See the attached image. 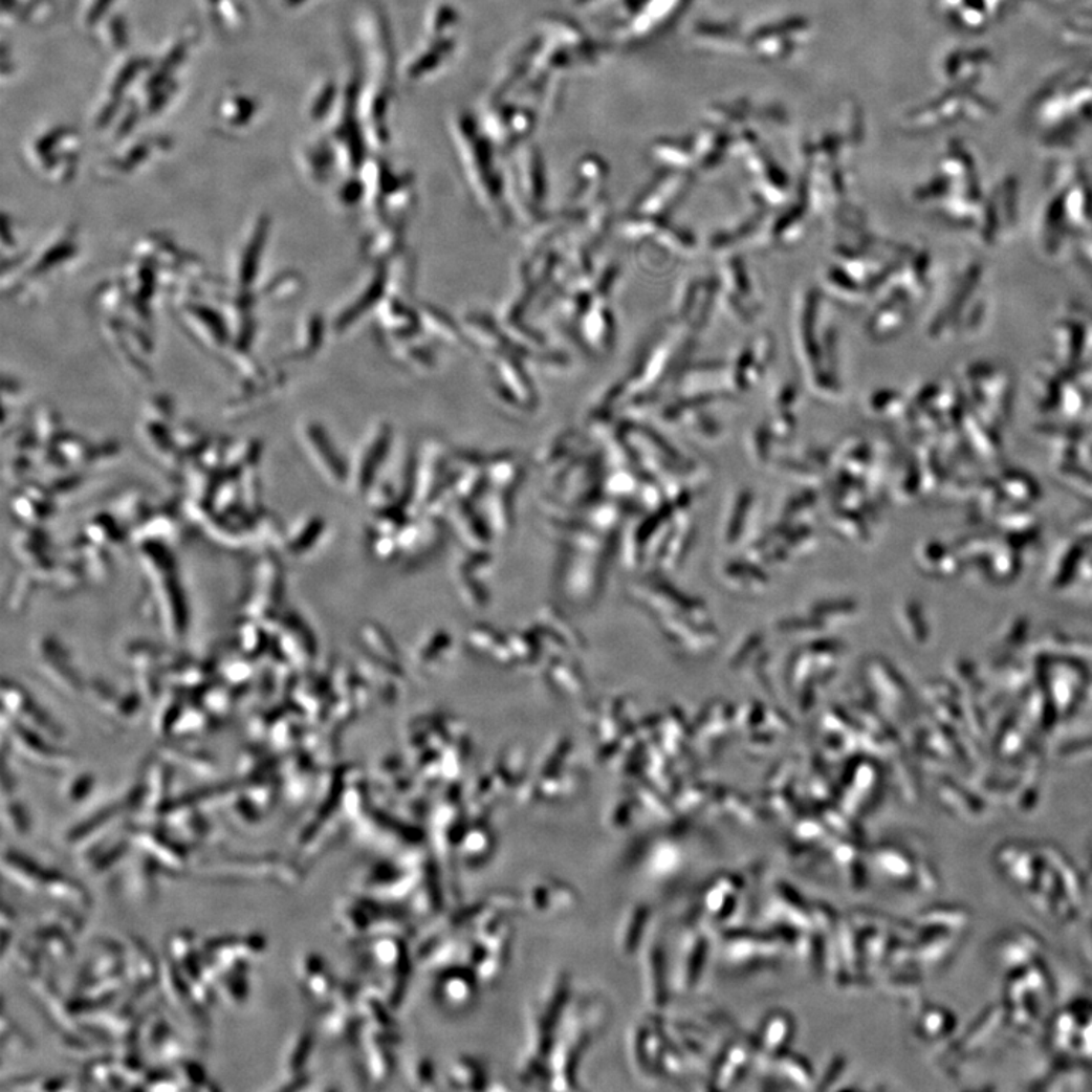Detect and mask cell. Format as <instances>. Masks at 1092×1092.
<instances>
[{
  "label": "cell",
  "instance_id": "cell-10",
  "mask_svg": "<svg viewBox=\"0 0 1092 1092\" xmlns=\"http://www.w3.org/2000/svg\"><path fill=\"white\" fill-rule=\"evenodd\" d=\"M3 823L8 824L13 833L26 836L32 829V818L28 807L19 800H9L3 803Z\"/></svg>",
  "mask_w": 1092,
  "mask_h": 1092
},
{
  "label": "cell",
  "instance_id": "cell-7",
  "mask_svg": "<svg viewBox=\"0 0 1092 1092\" xmlns=\"http://www.w3.org/2000/svg\"><path fill=\"white\" fill-rule=\"evenodd\" d=\"M249 968L233 969L217 979V993L228 1005H245L249 999Z\"/></svg>",
  "mask_w": 1092,
  "mask_h": 1092
},
{
  "label": "cell",
  "instance_id": "cell-6",
  "mask_svg": "<svg viewBox=\"0 0 1092 1092\" xmlns=\"http://www.w3.org/2000/svg\"><path fill=\"white\" fill-rule=\"evenodd\" d=\"M146 1043L149 1049L157 1054L159 1061L171 1064L172 1067L185 1057L181 1041L162 1017H152L146 1021Z\"/></svg>",
  "mask_w": 1092,
  "mask_h": 1092
},
{
  "label": "cell",
  "instance_id": "cell-1",
  "mask_svg": "<svg viewBox=\"0 0 1092 1092\" xmlns=\"http://www.w3.org/2000/svg\"><path fill=\"white\" fill-rule=\"evenodd\" d=\"M132 847L171 876H181L189 867V846L169 833L165 827L154 829L151 824L135 827L130 832Z\"/></svg>",
  "mask_w": 1092,
  "mask_h": 1092
},
{
  "label": "cell",
  "instance_id": "cell-5",
  "mask_svg": "<svg viewBox=\"0 0 1092 1092\" xmlns=\"http://www.w3.org/2000/svg\"><path fill=\"white\" fill-rule=\"evenodd\" d=\"M3 877L8 880L17 891L25 894H40L46 867L30 859L26 854L19 851H5L2 862Z\"/></svg>",
  "mask_w": 1092,
  "mask_h": 1092
},
{
  "label": "cell",
  "instance_id": "cell-9",
  "mask_svg": "<svg viewBox=\"0 0 1092 1092\" xmlns=\"http://www.w3.org/2000/svg\"><path fill=\"white\" fill-rule=\"evenodd\" d=\"M176 1076L181 1082L182 1090H217L216 1085L210 1080L209 1073L203 1070L201 1064L196 1061L182 1060L173 1065Z\"/></svg>",
  "mask_w": 1092,
  "mask_h": 1092
},
{
  "label": "cell",
  "instance_id": "cell-2",
  "mask_svg": "<svg viewBox=\"0 0 1092 1092\" xmlns=\"http://www.w3.org/2000/svg\"><path fill=\"white\" fill-rule=\"evenodd\" d=\"M203 874L205 877L228 881L264 880L277 884H291L294 881L293 867L278 856L236 857L205 868Z\"/></svg>",
  "mask_w": 1092,
  "mask_h": 1092
},
{
  "label": "cell",
  "instance_id": "cell-3",
  "mask_svg": "<svg viewBox=\"0 0 1092 1092\" xmlns=\"http://www.w3.org/2000/svg\"><path fill=\"white\" fill-rule=\"evenodd\" d=\"M159 968H161L159 959L152 953V949L141 939L135 938V936L130 938V944L127 945L125 973H127L132 1002L144 999L146 993L158 986Z\"/></svg>",
  "mask_w": 1092,
  "mask_h": 1092
},
{
  "label": "cell",
  "instance_id": "cell-11",
  "mask_svg": "<svg viewBox=\"0 0 1092 1092\" xmlns=\"http://www.w3.org/2000/svg\"><path fill=\"white\" fill-rule=\"evenodd\" d=\"M94 788V779L91 776H80L74 782L67 786L66 800L72 805H81L91 795Z\"/></svg>",
  "mask_w": 1092,
  "mask_h": 1092
},
{
  "label": "cell",
  "instance_id": "cell-8",
  "mask_svg": "<svg viewBox=\"0 0 1092 1092\" xmlns=\"http://www.w3.org/2000/svg\"><path fill=\"white\" fill-rule=\"evenodd\" d=\"M311 1040L308 1033H301L297 1038L291 1040L290 1046L287 1047L286 1053H284L283 1067L284 1074L287 1076V1080H293V1078L300 1077L302 1067L307 1063L308 1054H310Z\"/></svg>",
  "mask_w": 1092,
  "mask_h": 1092
},
{
  "label": "cell",
  "instance_id": "cell-4",
  "mask_svg": "<svg viewBox=\"0 0 1092 1092\" xmlns=\"http://www.w3.org/2000/svg\"><path fill=\"white\" fill-rule=\"evenodd\" d=\"M49 900L56 901L63 908L73 909L78 912H86L93 904L90 892L77 878L66 876L61 871L47 868L44 874L42 891Z\"/></svg>",
  "mask_w": 1092,
  "mask_h": 1092
}]
</instances>
